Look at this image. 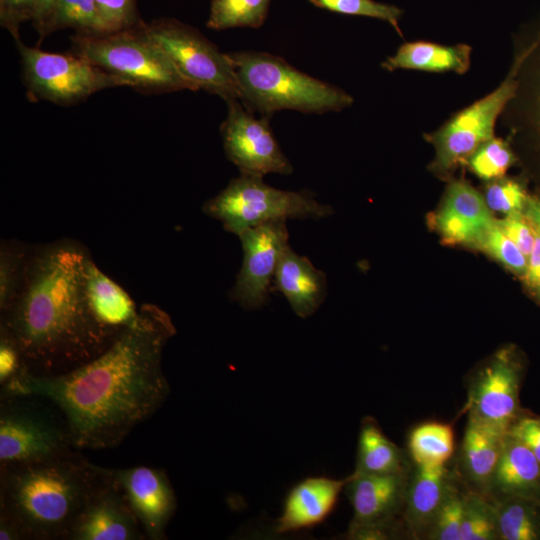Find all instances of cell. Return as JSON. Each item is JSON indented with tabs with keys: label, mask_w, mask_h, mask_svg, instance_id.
Instances as JSON below:
<instances>
[{
	"label": "cell",
	"mask_w": 540,
	"mask_h": 540,
	"mask_svg": "<svg viewBox=\"0 0 540 540\" xmlns=\"http://www.w3.org/2000/svg\"><path fill=\"white\" fill-rule=\"evenodd\" d=\"M171 317L143 304L136 320L94 359L62 374L19 372L1 385V396H36L63 417L76 449L113 448L165 402L170 386L162 368Z\"/></svg>",
	"instance_id": "6da1fadb"
},
{
	"label": "cell",
	"mask_w": 540,
	"mask_h": 540,
	"mask_svg": "<svg viewBox=\"0 0 540 540\" xmlns=\"http://www.w3.org/2000/svg\"><path fill=\"white\" fill-rule=\"evenodd\" d=\"M91 258L73 239L32 246L23 287L0 319V337L17 348L20 372L65 373L100 355L121 332L90 308L85 270Z\"/></svg>",
	"instance_id": "7a4b0ae2"
},
{
	"label": "cell",
	"mask_w": 540,
	"mask_h": 540,
	"mask_svg": "<svg viewBox=\"0 0 540 540\" xmlns=\"http://www.w3.org/2000/svg\"><path fill=\"white\" fill-rule=\"evenodd\" d=\"M105 478V467L75 449L43 460L0 466V514L24 539L68 540L74 522Z\"/></svg>",
	"instance_id": "3957f363"
},
{
	"label": "cell",
	"mask_w": 540,
	"mask_h": 540,
	"mask_svg": "<svg viewBox=\"0 0 540 540\" xmlns=\"http://www.w3.org/2000/svg\"><path fill=\"white\" fill-rule=\"evenodd\" d=\"M240 92L251 112L270 116L281 110L327 113L350 107L354 98L337 86L314 78L280 56L259 51L227 53Z\"/></svg>",
	"instance_id": "277c9868"
},
{
	"label": "cell",
	"mask_w": 540,
	"mask_h": 540,
	"mask_svg": "<svg viewBox=\"0 0 540 540\" xmlns=\"http://www.w3.org/2000/svg\"><path fill=\"white\" fill-rule=\"evenodd\" d=\"M72 43L75 54L121 79L125 86L146 93L194 91L147 34L144 23L114 32L77 33Z\"/></svg>",
	"instance_id": "5b68a950"
},
{
	"label": "cell",
	"mask_w": 540,
	"mask_h": 540,
	"mask_svg": "<svg viewBox=\"0 0 540 540\" xmlns=\"http://www.w3.org/2000/svg\"><path fill=\"white\" fill-rule=\"evenodd\" d=\"M210 217L222 222L226 231L239 235L247 228L287 218H324L332 208L306 191H285L267 185L261 176L243 175L203 206Z\"/></svg>",
	"instance_id": "8992f818"
},
{
	"label": "cell",
	"mask_w": 540,
	"mask_h": 540,
	"mask_svg": "<svg viewBox=\"0 0 540 540\" xmlns=\"http://www.w3.org/2000/svg\"><path fill=\"white\" fill-rule=\"evenodd\" d=\"M35 396H1L0 466L43 460L73 449L65 421Z\"/></svg>",
	"instance_id": "52a82bcc"
},
{
	"label": "cell",
	"mask_w": 540,
	"mask_h": 540,
	"mask_svg": "<svg viewBox=\"0 0 540 540\" xmlns=\"http://www.w3.org/2000/svg\"><path fill=\"white\" fill-rule=\"evenodd\" d=\"M147 34L163 49L178 73L194 88L239 100L240 92L231 61L198 30L175 19L144 24Z\"/></svg>",
	"instance_id": "ba28073f"
},
{
	"label": "cell",
	"mask_w": 540,
	"mask_h": 540,
	"mask_svg": "<svg viewBox=\"0 0 540 540\" xmlns=\"http://www.w3.org/2000/svg\"><path fill=\"white\" fill-rule=\"evenodd\" d=\"M28 94L35 99L68 105L97 91L125 86L114 75L77 54H58L16 41Z\"/></svg>",
	"instance_id": "9c48e42d"
},
{
	"label": "cell",
	"mask_w": 540,
	"mask_h": 540,
	"mask_svg": "<svg viewBox=\"0 0 540 540\" xmlns=\"http://www.w3.org/2000/svg\"><path fill=\"white\" fill-rule=\"evenodd\" d=\"M515 89V78L509 68L504 80L493 91L451 116L437 130L424 134L433 145L435 157L431 169L446 175L485 141L494 137L495 126Z\"/></svg>",
	"instance_id": "30bf717a"
},
{
	"label": "cell",
	"mask_w": 540,
	"mask_h": 540,
	"mask_svg": "<svg viewBox=\"0 0 540 540\" xmlns=\"http://www.w3.org/2000/svg\"><path fill=\"white\" fill-rule=\"evenodd\" d=\"M513 46L515 89L499 121L508 129L509 142L540 163V25L518 35Z\"/></svg>",
	"instance_id": "8fae6325"
},
{
	"label": "cell",
	"mask_w": 540,
	"mask_h": 540,
	"mask_svg": "<svg viewBox=\"0 0 540 540\" xmlns=\"http://www.w3.org/2000/svg\"><path fill=\"white\" fill-rule=\"evenodd\" d=\"M226 103L220 131L225 154L240 173L261 177L291 174L293 167L274 137L268 116L256 118L239 100Z\"/></svg>",
	"instance_id": "7c38bea8"
},
{
	"label": "cell",
	"mask_w": 540,
	"mask_h": 540,
	"mask_svg": "<svg viewBox=\"0 0 540 540\" xmlns=\"http://www.w3.org/2000/svg\"><path fill=\"white\" fill-rule=\"evenodd\" d=\"M243 263L230 298L245 309H257L269 300L271 280L288 246L285 221H271L242 231Z\"/></svg>",
	"instance_id": "4fadbf2b"
},
{
	"label": "cell",
	"mask_w": 540,
	"mask_h": 540,
	"mask_svg": "<svg viewBox=\"0 0 540 540\" xmlns=\"http://www.w3.org/2000/svg\"><path fill=\"white\" fill-rule=\"evenodd\" d=\"M136 515L146 538H165L176 509V496L166 472L151 466L109 468Z\"/></svg>",
	"instance_id": "5bb4252c"
},
{
	"label": "cell",
	"mask_w": 540,
	"mask_h": 540,
	"mask_svg": "<svg viewBox=\"0 0 540 540\" xmlns=\"http://www.w3.org/2000/svg\"><path fill=\"white\" fill-rule=\"evenodd\" d=\"M519 365L502 350L481 370L472 389L470 417L506 434L518 412Z\"/></svg>",
	"instance_id": "9a60e30c"
},
{
	"label": "cell",
	"mask_w": 540,
	"mask_h": 540,
	"mask_svg": "<svg viewBox=\"0 0 540 540\" xmlns=\"http://www.w3.org/2000/svg\"><path fill=\"white\" fill-rule=\"evenodd\" d=\"M146 535L109 468L74 522L68 540H142Z\"/></svg>",
	"instance_id": "2e32d148"
},
{
	"label": "cell",
	"mask_w": 540,
	"mask_h": 540,
	"mask_svg": "<svg viewBox=\"0 0 540 540\" xmlns=\"http://www.w3.org/2000/svg\"><path fill=\"white\" fill-rule=\"evenodd\" d=\"M491 212L484 196L473 186L454 180L446 189L433 224L446 244L473 247L494 224Z\"/></svg>",
	"instance_id": "e0dca14e"
},
{
	"label": "cell",
	"mask_w": 540,
	"mask_h": 540,
	"mask_svg": "<svg viewBox=\"0 0 540 540\" xmlns=\"http://www.w3.org/2000/svg\"><path fill=\"white\" fill-rule=\"evenodd\" d=\"M348 479L315 476L299 482L287 494L276 533L295 532L322 523L335 508Z\"/></svg>",
	"instance_id": "ac0fdd59"
},
{
	"label": "cell",
	"mask_w": 540,
	"mask_h": 540,
	"mask_svg": "<svg viewBox=\"0 0 540 540\" xmlns=\"http://www.w3.org/2000/svg\"><path fill=\"white\" fill-rule=\"evenodd\" d=\"M353 508L351 525L388 523L405 496L403 473L349 476L345 486Z\"/></svg>",
	"instance_id": "d6986e66"
},
{
	"label": "cell",
	"mask_w": 540,
	"mask_h": 540,
	"mask_svg": "<svg viewBox=\"0 0 540 540\" xmlns=\"http://www.w3.org/2000/svg\"><path fill=\"white\" fill-rule=\"evenodd\" d=\"M271 291L282 293L300 317L312 315L326 296V275L289 245L282 252Z\"/></svg>",
	"instance_id": "ffe728a7"
},
{
	"label": "cell",
	"mask_w": 540,
	"mask_h": 540,
	"mask_svg": "<svg viewBox=\"0 0 540 540\" xmlns=\"http://www.w3.org/2000/svg\"><path fill=\"white\" fill-rule=\"evenodd\" d=\"M491 484L508 497L533 500L540 493V462L519 438L507 432Z\"/></svg>",
	"instance_id": "44dd1931"
},
{
	"label": "cell",
	"mask_w": 540,
	"mask_h": 540,
	"mask_svg": "<svg viewBox=\"0 0 540 540\" xmlns=\"http://www.w3.org/2000/svg\"><path fill=\"white\" fill-rule=\"evenodd\" d=\"M471 53V46L465 43L442 45L428 41H412L402 44L395 54L382 62L381 67L390 72L404 69L464 74L470 68Z\"/></svg>",
	"instance_id": "7402d4cb"
},
{
	"label": "cell",
	"mask_w": 540,
	"mask_h": 540,
	"mask_svg": "<svg viewBox=\"0 0 540 540\" xmlns=\"http://www.w3.org/2000/svg\"><path fill=\"white\" fill-rule=\"evenodd\" d=\"M85 288L90 308L103 325L122 331L136 320L139 309L133 299L92 258L85 270Z\"/></svg>",
	"instance_id": "603a6c76"
},
{
	"label": "cell",
	"mask_w": 540,
	"mask_h": 540,
	"mask_svg": "<svg viewBox=\"0 0 540 540\" xmlns=\"http://www.w3.org/2000/svg\"><path fill=\"white\" fill-rule=\"evenodd\" d=\"M447 491L445 466H417L406 494V517L412 528L431 525Z\"/></svg>",
	"instance_id": "cb8c5ba5"
},
{
	"label": "cell",
	"mask_w": 540,
	"mask_h": 540,
	"mask_svg": "<svg viewBox=\"0 0 540 540\" xmlns=\"http://www.w3.org/2000/svg\"><path fill=\"white\" fill-rule=\"evenodd\" d=\"M504 436L496 429L469 418L462 452L464 467L474 482L491 484Z\"/></svg>",
	"instance_id": "d4e9b609"
},
{
	"label": "cell",
	"mask_w": 540,
	"mask_h": 540,
	"mask_svg": "<svg viewBox=\"0 0 540 540\" xmlns=\"http://www.w3.org/2000/svg\"><path fill=\"white\" fill-rule=\"evenodd\" d=\"M402 456L374 422L363 423L358 440L356 473L390 475L402 472Z\"/></svg>",
	"instance_id": "484cf974"
},
{
	"label": "cell",
	"mask_w": 540,
	"mask_h": 540,
	"mask_svg": "<svg viewBox=\"0 0 540 540\" xmlns=\"http://www.w3.org/2000/svg\"><path fill=\"white\" fill-rule=\"evenodd\" d=\"M64 28L87 34L105 32L95 0H54L37 32L43 38Z\"/></svg>",
	"instance_id": "4316f807"
},
{
	"label": "cell",
	"mask_w": 540,
	"mask_h": 540,
	"mask_svg": "<svg viewBox=\"0 0 540 540\" xmlns=\"http://www.w3.org/2000/svg\"><path fill=\"white\" fill-rule=\"evenodd\" d=\"M408 445L417 466H445L454 450L453 430L444 423H424L412 430Z\"/></svg>",
	"instance_id": "83f0119b"
},
{
	"label": "cell",
	"mask_w": 540,
	"mask_h": 540,
	"mask_svg": "<svg viewBox=\"0 0 540 540\" xmlns=\"http://www.w3.org/2000/svg\"><path fill=\"white\" fill-rule=\"evenodd\" d=\"M32 246L16 240H3L0 246V313L21 291L27 274Z\"/></svg>",
	"instance_id": "f1b7e54d"
},
{
	"label": "cell",
	"mask_w": 540,
	"mask_h": 540,
	"mask_svg": "<svg viewBox=\"0 0 540 540\" xmlns=\"http://www.w3.org/2000/svg\"><path fill=\"white\" fill-rule=\"evenodd\" d=\"M271 0H212L207 26L213 30L263 25Z\"/></svg>",
	"instance_id": "f546056e"
},
{
	"label": "cell",
	"mask_w": 540,
	"mask_h": 540,
	"mask_svg": "<svg viewBox=\"0 0 540 540\" xmlns=\"http://www.w3.org/2000/svg\"><path fill=\"white\" fill-rule=\"evenodd\" d=\"M532 500L509 497L497 509L499 538L536 540L540 537V518Z\"/></svg>",
	"instance_id": "4dcf8cb0"
},
{
	"label": "cell",
	"mask_w": 540,
	"mask_h": 540,
	"mask_svg": "<svg viewBox=\"0 0 540 540\" xmlns=\"http://www.w3.org/2000/svg\"><path fill=\"white\" fill-rule=\"evenodd\" d=\"M516 160L509 141L494 136L483 142L469 156L466 164L477 177L489 182L504 177Z\"/></svg>",
	"instance_id": "1f68e13d"
},
{
	"label": "cell",
	"mask_w": 540,
	"mask_h": 540,
	"mask_svg": "<svg viewBox=\"0 0 540 540\" xmlns=\"http://www.w3.org/2000/svg\"><path fill=\"white\" fill-rule=\"evenodd\" d=\"M473 247L485 252L520 278L524 277L527 268V257L498 227L496 219L494 224L481 235Z\"/></svg>",
	"instance_id": "d6a6232c"
},
{
	"label": "cell",
	"mask_w": 540,
	"mask_h": 540,
	"mask_svg": "<svg viewBox=\"0 0 540 540\" xmlns=\"http://www.w3.org/2000/svg\"><path fill=\"white\" fill-rule=\"evenodd\" d=\"M499 538L497 509L477 495L465 498L461 540Z\"/></svg>",
	"instance_id": "836d02e7"
},
{
	"label": "cell",
	"mask_w": 540,
	"mask_h": 540,
	"mask_svg": "<svg viewBox=\"0 0 540 540\" xmlns=\"http://www.w3.org/2000/svg\"><path fill=\"white\" fill-rule=\"evenodd\" d=\"M529 196L519 180L504 176L488 182L484 198L491 211L506 216L523 213Z\"/></svg>",
	"instance_id": "e575fe53"
},
{
	"label": "cell",
	"mask_w": 540,
	"mask_h": 540,
	"mask_svg": "<svg viewBox=\"0 0 540 540\" xmlns=\"http://www.w3.org/2000/svg\"><path fill=\"white\" fill-rule=\"evenodd\" d=\"M316 7L336 13L366 16L388 22L400 34L399 20L402 10L373 0H309Z\"/></svg>",
	"instance_id": "d590c367"
},
{
	"label": "cell",
	"mask_w": 540,
	"mask_h": 540,
	"mask_svg": "<svg viewBox=\"0 0 540 540\" xmlns=\"http://www.w3.org/2000/svg\"><path fill=\"white\" fill-rule=\"evenodd\" d=\"M465 498L448 489L445 498L431 523V538L461 540Z\"/></svg>",
	"instance_id": "8d00e7d4"
},
{
	"label": "cell",
	"mask_w": 540,
	"mask_h": 540,
	"mask_svg": "<svg viewBox=\"0 0 540 540\" xmlns=\"http://www.w3.org/2000/svg\"><path fill=\"white\" fill-rule=\"evenodd\" d=\"M105 32H114L136 25L135 0H95Z\"/></svg>",
	"instance_id": "74e56055"
},
{
	"label": "cell",
	"mask_w": 540,
	"mask_h": 540,
	"mask_svg": "<svg viewBox=\"0 0 540 540\" xmlns=\"http://www.w3.org/2000/svg\"><path fill=\"white\" fill-rule=\"evenodd\" d=\"M36 5L37 0H0V24L15 42L21 40V24L34 19Z\"/></svg>",
	"instance_id": "f35d334b"
},
{
	"label": "cell",
	"mask_w": 540,
	"mask_h": 540,
	"mask_svg": "<svg viewBox=\"0 0 540 540\" xmlns=\"http://www.w3.org/2000/svg\"><path fill=\"white\" fill-rule=\"evenodd\" d=\"M496 224L528 257L535 242L536 231L524 213L506 215L496 219Z\"/></svg>",
	"instance_id": "ab89813d"
},
{
	"label": "cell",
	"mask_w": 540,
	"mask_h": 540,
	"mask_svg": "<svg viewBox=\"0 0 540 540\" xmlns=\"http://www.w3.org/2000/svg\"><path fill=\"white\" fill-rule=\"evenodd\" d=\"M22 369V361L17 348L6 338L0 337V383L16 376Z\"/></svg>",
	"instance_id": "60d3db41"
},
{
	"label": "cell",
	"mask_w": 540,
	"mask_h": 540,
	"mask_svg": "<svg viewBox=\"0 0 540 540\" xmlns=\"http://www.w3.org/2000/svg\"><path fill=\"white\" fill-rule=\"evenodd\" d=\"M508 432L522 440L540 462V419H521Z\"/></svg>",
	"instance_id": "b9f144b4"
},
{
	"label": "cell",
	"mask_w": 540,
	"mask_h": 540,
	"mask_svg": "<svg viewBox=\"0 0 540 540\" xmlns=\"http://www.w3.org/2000/svg\"><path fill=\"white\" fill-rule=\"evenodd\" d=\"M522 279L528 288L540 294V235L537 232L533 248L527 257V268Z\"/></svg>",
	"instance_id": "7bdbcfd3"
},
{
	"label": "cell",
	"mask_w": 540,
	"mask_h": 540,
	"mask_svg": "<svg viewBox=\"0 0 540 540\" xmlns=\"http://www.w3.org/2000/svg\"><path fill=\"white\" fill-rule=\"evenodd\" d=\"M523 213L540 235V196H529Z\"/></svg>",
	"instance_id": "ee69618b"
},
{
	"label": "cell",
	"mask_w": 540,
	"mask_h": 540,
	"mask_svg": "<svg viewBox=\"0 0 540 540\" xmlns=\"http://www.w3.org/2000/svg\"><path fill=\"white\" fill-rule=\"evenodd\" d=\"M0 539L1 540H21L24 539L23 535L9 517L4 514H0Z\"/></svg>",
	"instance_id": "f6af8a7d"
},
{
	"label": "cell",
	"mask_w": 540,
	"mask_h": 540,
	"mask_svg": "<svg viewBox=\"0 0 540 540\" xmlns=\"http://www.w3.org/2000/svg\"><path fill=\"white\" fill-rule=\"evenodd\" d=\"M54 0H37L36 12L33 21L34 27L37 30L45 17L47 16Z\"/></svg>",
	"instance_id": "bcb514c9"
}]
</instances>
